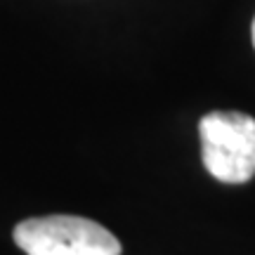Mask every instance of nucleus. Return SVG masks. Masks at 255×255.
Returning a JSON list of instances; mask_svg holds the SVG:
<instances>
[{"instance_id":"obj_1","label":"nucleus","mask_w":255,"mask_h":255,"mask_svg":"<svg viewBox=\"0 0 255 255\" xmlns=\"http://www.w3.org/2000/svg\"><path fill=\"white\" fill-rule=\"evenodd\" d=\"M201 154L208 173L227 184L255 175V119L244 111H210L199 123Z\"/></svg>"},{"instance_id":"obj_2","label":"nucleus","mask_w":255,"mask_h":255,"mask_svg":"<svg viewBox=\"0 0 255 255\" xmlns=\"http://www.w3.org/2000/svg\"><path fill=\"white\" fill-rule=\"evenodd\" d=\"M14 244L26 255H121L109 229L76 215L24 220L14 227Z\"/></svg>"},{"instance_id":"obj_3","label":"nucleus","mask_w":255,"mask_h":255,"mask_svg":"<svg viewBox=\"0 0 255 255\" xmlns=\"http://www.w3.org/2000/svg\"><path fill=\"white\" fill-rule=\"evenodd\" d=\"M253 47H255V19H253Z\"/></svg>"}]
</instances>
